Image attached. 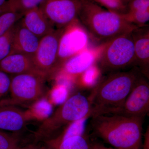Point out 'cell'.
Segmentation results:
<instances>
[{"label":"cell","mask_w":149,"mask_h":149,"mask_svg":"<svg viewBox=\"0 0 149 149\" xmlns=\"http://www.w3.org/2000/svg\"><path fill=\"white\" fill-rule=\"evenodd\" d=\"M64 29H55L40 39L33 56L37 69L47 78L56 75L59 70L58 53L60 40Z\"/></svg>","instance_id":"obj_7"},{"label":"cell","mask_w":149,"mask_h":149,"mask_svg":"<svg viewBox=\"0 0 149 149\" xmlns=\"http://www.w3.org/2000/svg\"><path fill=\"white\" fill-rule=\"evenodd\" d=\"M145 118L102 115L91 117L90 126L95 136L115 149H142Z\"/></svg>","instance_id":"obj_2"},{"label":"cell","mask_w":149,"mask_h":149,"mask_svg":"<svg viewBox=\"0 0 149 149\" xmlns=\"http://www.w3.org/2000/svg\"><path fill=\"white\" fill-rule=\"evenodd\" d=\"M131 34L134 42L136 66L149 79V25L138 27L134 29Z\"/></svg>","instance_id":"obj_12"},{"label":"cell","mask_w":149,"mask_h":149,"mask_svg":"<svg viewBox=\"0 0 149 149\" xmlns=\"http://www.w3.org/2000/svg\"><path fill=\"white\" fill-rule=\"evenodd\" d=\"M40 39L24 27L19 19L15 24L11 54L19 53L34 56Z\"/></svg>","instance_id":"obj_14"},{"label":"cell","mask_w":149,"mask_h":149,"mask_svg":"<svg viewBox=\"0 0 149 149\" xmlns=\"http://www.w3.org/2000/svg\"><path fill=\"white\" fill-rule=\"evenodd\" d=\"M20 137L0 130V149H15L19 146Z\"/></svg>","instance_id":"obj_24"},{"label":"cell","mask_w":149,"mask_h":149,"mask_svg":"<svg viewBox=\"0 0 149 149\" xmlns=\"http://www.w3.org/2000/svg\"><path fill=\"white\" fill-rule=\"evenodd\" d=\"M123 17L137 27L148 25L149 20V0H133L127 5Z\"/></svg>","instance_id":"obj_17"},{"label":"cell","mask_w":149,"mask_h":149,"mask_svg":"<svg viewBox=\"0 0 149 149\" xmlns=\"http://www.w3.org/2000/svg\"><path fill=\"white\" fill-rule=\"evenodd\" d=\"M32 120L28 111H24L15 105L0 106V130L19 135L29 120Z\"/></svg>","instance_id":"obj_11"},{"label":"cell","mask_w":149,"mask_h":149,"mask_svg":"<svg viewBox=\"0 0 149 149\" xmlns=\"http://www.w3.org/2000/svg\"><path fill=\"white\" fill-rule=\"evenodd\" d=\"M20 21L24 27L40 39L55 29L40 7L24 13Z\"/></svg>","instance_id":"obj_15"},{"label":"cell","mask_w":149,"mask_h":149,"mask_svg":"<svg viewBox=\"0 0 149 149\" xmlns=\"http://www.w3.org/2000/svg\"><path fill=\"white\" fill-rule=\"evenodd\" d=\"M10 84L11 77L0 70V98L10 92Z\"/></svg>","instance_id":"obj_27"},{"label":"cell","mask_w":149,"mask_h":149,"mask_svg":"<svg viewBox=\"0 0 149 149\" xmlns=\"http://www.w3.org/2000/svg\"><path fill=\"white\" fill-rule=\"evenodd\" d=\"M94 64L83 73V80L86 85H91L94 84L97 80L99 72H100L97 65Z\"/></svg>","instance_id":"obj_26"},{"label":"cell","mask_w":149,"mask_h":149,"mask_svg":"<svg viewBox=\"0 0 149 149\" xmlns=\"http://www.w3.org/2000/svg\"><path fill=\"white\" fill-rule=\"evenodd\" d=\"M6 1V0H0V7Z\"/></svg>","instance_id":"obj_32"},{"label":"cell","mask_w":149,"mask_h":149,"mask_svg":"<svg viewBox=\"0 0 149 149\" xmlns=\"http://www.w3.org/2000/svg\"><path fill=\"white\" fill-rule=\"evenodd\" d=\"M141 74L117 114L130 117H146L149 111V83Z\"/></svg>","instance_id":"obj_10"},{"label":"cell","mask_w":149,"mask_h":149,"mask_svg":"<svg viewBox=\"0 0 149 149\" xmlns=\"http://www.w3.org/2000/svg\"><path fill=\"white\" fill-rule=\"evenodd\" d=\"M141 74L139 68L135 66L109 73L100 80L88 97L91 108L90 118L117 114Z\"/></svg>","instance_id":"obj_1"},{"label":"cell","mask_w":149,"mask_h":149,"mask_svg":"<svg viewBox=\"0 0 149 149\" xmlns=\"http://www.w3.org/2000/svg\"><path fill=\"white\" fill-rule=\"evenodd\" d=\"M24 15L15 12L0 14V36L21 19Z\"/></svg>","instance_id":"obj_22"},{"label":"cell","mask_w":149,"mask_h":149,"mask_svg":"<svg viewBox=\"0 0 149 149\" xmlns=\"http://www.w3.org/2000/svg\"><path fill=\"white\" fill-rule=\"evenodd\" d=\"M97 56L94 52L86 49L67 60L57 74L62 73L68 76L82 74L95 64Z\"/></svg>","instance_id":"obj_16"},{"label":"cell","mask_w":149,"mask_h":149,"mask_svg":"<svg viewBox=\"0 0 149 149\" xmlns=\"http://www.w3.org/2000/svg\"><path fill=\"white\" fill-rule=\"evenodd\" d=\"M80 0H45L40 8L56 29H64L78 19Z\"/></svg>","instance_id":"obj_8"},{"label":"cell","mask_w":149,"mask_h":149,"mask_svg":"<svg viewBox=\"0 0 149 149\" xmlns=\"http://www.w3.org/2000/svg\"><path fill=\"white\" fill-rule=\"evenodd\" d=\"M131 32L120 35L106 42L97 58V65L101 73L108 74L136 66Z\"/></svg>","instance_id":"obj_5"},{"label":"cell","mask_w":149,"mask_h":149,"mask_svg":"<svg viewBox=\"0 0 149 149\" xmlns=\"http://www.w3.org/2000/svg\"><path fill=\"white\" fill-rule=\"evenodd\" d=\"M78 19L65 27L61 37L58 53L59 70L67 60L87 49L88 34L78 24Z\"/></svg>","instance_id":"obj_9"},{"label":"cell","mask_w":149,"mask_h":149,"mask_svg":"<svg viewBox=\"0 0 149 149\" xmlns=\"http://www.w3.org/2000/svg\"><path fill=\"white\" fill-rule=\"evenodd\" d=\"M91 149H112L110 148H102V147H99L98 146H95L93 147V148H92Z\"/></svg>","instance_id":"obj_31"},{"label":"cell","mask_w":149,"mask_h":149,"mask_svg":"<svg viewBox=\"0 0 149 149\" xmlns=\"http://www.w3.org/2000/svg\"><path fill=\"white\" fill-rule=\"evenodd\" d=\"M45 0H6L0 7V14L8 12L22 14L40 6Z\"/></svg>","instance_id":"obj_18"},{"label":"cell","mask_w":149,"mask_h":149,"mask_svg":"<svg viewBox=\"0 0 149 149\" xmlns=\"http://www.w3.org/2000/svg\"><path fill=\"white\" fill-rule=\"evenodd\" d=\"M107 10L122 16L127 12V6L121 0H92Z\"/></svg>","instance_id":"obj_23"},{"label":"cell","mask_w":149,"mask_h":149,"mask_svg":"<svg viewBox=\"0 0 149 149\" xmlns=\"http://www.w3.org/2000/svg\"><path fill=\"white\" fill-rule=\"evenodd\" d=\"M78 19L93 37L105 43L139 27L92 0H80Z\"/></svg>","instance_id":"obj_3"},{"label":"cell","mask_w":149,"mask_h":149,"mask_svg":"<svg viewBox=\"0 0 149 149\" xmlns=\"http://www.w3.org/2000/svg\"><path fill=\"white\" fill-rule=\"evenodd\" d=\"M44 149H91L92 147L84 136L68 137L54 144H45Z\"/></svg>","instance_id":"obj_19"},{"label":"cell","mask_w":149,"mask_h":149,"mask_svg":"<svg viewBox=\"0 0 149 149\" xmlns=\"http://www.w3.org/2000/svg\"><path fill=\"white\" fill-rule=\"evenodd\" d=\"M67 95V89L66 86L63 84H59L54 87L51 92V100L54 104L63 103L65 100Z\"/></svg>","instance_id":"obj_25"},{"label":"cell","mask_w":149,"mask_h":149,"mask_svg":"<svg viewBox=\"0 0 149 149\" xmlns=\"http://www.w3.org/2000/svg\"><path fill=\"white\" fill-rule=\"evenodd\" d=\"M15 149H44L43 146H40L37 143L28 144L23 147L18 146Z\"/></svg>","instance_id":"obj_28"},{"label":"cell","mask_w":149,"mask_h":149,"mask_svg":"<svg viewBox=\"0 0 149 149\" xmlns=\"http://www.w3.org/2000/svg\"><path fill=\"white\" fill-rule=\"evenodd\" d=\"M121 1H122L123 2V3H124L125 6H127V5H128L130 1H133V0H121Z\"/></svg>","instance_id":"obj_30"},{"label":"cell","mask_w":149,"mask_h":149,"mask_svg":"<svg viewBox=\"0 0 149 149\" xmlns=\"http://www.w3.org/2000/svg\"><path fill=\"white\" fill-rule=\"evenodd\" d=\"M0 70L12 75L33 73L47 77L37 69L33 56L19 53L10 54L0 61Z\"/></svg>","instance_id":"obj_13"},{"label":"cell","mask_w":149,"mask_h":149,"mask_svg":"<svg viewBox=\"0 0 149 149\" xmlns=\"http://www.w3.org/2000/svg\"><path fill=\"white\" fill-rule=\"evenodd\" d=\"M15 24L0 36V61L11 54Z\"/></svg>","instance_id":"obj_21"},{"label":"cell","mask_w":149,"mask_h":149,"mask_svg":"<svg viewBox=\"0 0 149 149\" xmlns=\"http://www.w3.org/2000/svg\"><path fill=\"white\" fill-rule=\"evenodd\" d=\"M91 108L88 97L80 93L65 100L53 113L43 120L34 134V143L54 139L62 129L72 123L90 117Z\"/></svg>","instance_id":"obj_4"},{"label":"cell","mask_w":149,"mask_h":149,"mask_svg":"<svg viewBox=\"0 0 149 149\" xmlns=\"http://www.w3.org/2000/svg\"><path fill=\"white\" fill-rule=\"evenodd\" d=\"M46 76L33 73L13 75L11 77L10 98L3 100L5 105H17L35 103L44 98Z\"/></svg>","instance_id":"obj_6"},{"label":"cell","mask_w":149,"mask_h":149,"mask_svg":"<svg viewBox=\"0 0 149 149\" xmlns=\"http://www.w3.org/2000/svg\"><path fill=\"white\" fill-rule=\"evenodd\" d=\"M149 132H147L145 135V140L144 143L143 144V148L142 149H149Z\"/></svg>","instance_id":"obj_29"},{"label":"cell","mask_w":149,"mask_h":149,"mask_svg":"<svg viewBox=\"0 0 149 149\" xmlns=\"http://www.w3.org/2000/svg\"><path fill=\"white\" fill-rule=\"evenodd\" d=\"M29 111L32 119L45 120L52 113V106L50 102L46 99H40L31 104Z\"/></svg>","instance_id":"obj_20"}]
</instances>
